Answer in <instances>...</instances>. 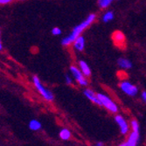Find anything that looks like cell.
I'll return each instance as SVG.
<instances>
[{
  "instance_id": "cell-2",
  "label": "cell",
  "mask_w": 146,
  "mask_h": 146,
  "mask_svg": "<svg viewBox=\"0 0 146 146\" xmlns=\"http://www.w3.org/2000/svg\"><path fill=\"white\" fill-rule=\"evenodd\" d=\"M96 96H97V98L99 99V101L101 102V106L105 107L111 113H117L118 112L117 105L108 96L101 94V93H98V94H96Z\"/></svg>"
},
{
  "instance_id": "cell-18",
  "label": "cell",
  "mask_w": 146,
  "mask_h": 146,
  "mask_svg": "<svg viewBox=\"0 0 146 146\" xmlns=\"http://www.w3.org/2000/svg\"><path fill=\"white\" fill-rule=\"evenodd\" d=\"M52 33L54 36H59L61 34V30L59 27H54L52 29Z\"/></svg>"
},
{
  "instance_id": "cell-8",
  "label": "cell",
  "mask_w": 146,
  "mask_h": 146,
  "mask_svg": "<svg viewBox=\"0 0 146 146\" xmlns=\"http://www.w3.org/2000/svg\"><path fill=\"white\" fill-rule=\"evenodd\" d=\"M112 39L115 44L119 47H124L125 46V36L122 32L116 31L112 34Z\"/></svg>"
},
{
  "instance_id": "cell-15",
  "label": "cell",
  "mask_w": 146,
  "mask_h": 146,
  "mask_svg": "<svg viewBox=\"0 0 146 146\" xmlns=\"http://www.w3.org/2000/svg\"><path fill=\"white\" fill-rule=\"evenodd\" d=\"M113 19H114V12L111 11L105 12L103 17H102V20L105 23H108V22H110V21H111Z\"/></svg>"
},
{
  "instance_id": "cell-4",
  "label": "cell",
  "mask_w": 146,
  "mask_h": 146,
  "mask_svg": "<svg viewBox=\"0 0 146 146\" xmlns=\"http://www.w3.org/2000/svg\"><path fill=\"white\" fill-rule=\"evenodd\" d=\"M120 88L124 94L129 96H135L138 93L137 87L127 81H123L120 83Z\"/></svg>"
},
{
  "instance_id": "cell-19",
  "label": "cell",
  "mask_w": 146,
  "mask_h": 146,
  "mask_svg": "<svg viewBox=\"0 0 146 146\" xmlns=\"http://www.w3.org/2000/svg\"><path fill=\"white\" fill-rule=\"evenodd\" d=\"M66 83L68 85H71L73 83V80L69 75H66Z\"/></svg>"
},
{
  "instance_id": "cell-3",
  "label": "cell",
  "mask_w": 146,
  "mask_h": 146,
  "mask_svg": "<svg viewBox=\"0 0 146 146\" xmlns=\"http://www.w3.org/2000/svg\"><path fill=\"white\" fill-rule=\"evenodd\" d=\"M33 84L35 86V88H37V90L39 92V94H40L46 101H52L54 100V95L52 94V92L48 89H46L43 85L42 83L39 81V79L38 76H33Z\"/></svg>"
},
{
  "instance_id": "cell-23",
  "label": "cell",
  "mask_w": 146,
  "mask_h": 146,
  "mask_svg": "<svg viewBox=\"0 0 146 146\" xmlns=\"http://www.w3.org/2000/svg\"><path fill=\"white\" fill-rule=\"evenodd\" d=\"M3 48V46H2V43H1V39H0V50H2Z\"/></svg>"
},
{
  "instance_id": "cell-14",
  "label": "cell",
  "mask_w": 146,
  "mask_h": 146,
  "mask_svg": "<svg viewBox=\"0 0 146 146\" xmlns=\"http://www.w3.org/2000/svg\"><path fill=\"white\" fill-rule=\"evenodd\" d=\"M60 137L62 140H68L71 137V132L68 129H62L60 132Z\"/></svg>"
},
{
  "instance_id": "cell-9",
  "label": "cell",
  "mask_w": 146,
  "mask_h": 146,
  "mask_svg": "<svg viewBox=\"0 0 146 146\" xmlns=\"http://www.w3.org/2000/svg\"><path fill=\"white\" fill-rule=\"evenodd\" d=\"M84 95H85V96H86L88 100H90L91 102H93L94 103H96V104L101 106V102H100L99 99L97 98V96H96L92 90H90V89H86V90H84Z\"/></svg>"
},
{
  "instance_id": "cell-1",
  "label": "cell",
  "mask_w": 146,
  "mask_h": 146,
  "mask_svg": "<svg viewBox=\"0 0 146 146\" xmlns=\"http://www.w3.org/2000/svg\"><path fill=\"white\" fill-rule=\"evenodd\" d=\"M96 14H89L88 16V18L83 22H82L80 25L75 26V27L74 28V30L72 31V33L68 37H66L62 39L61 44L63 46H69L70 44L74 43V41L75 40V39L79 36L82 35V33L84 32V30L87 29L88 26L96 20Z\"/></svg>"
},
{
  "instance_id": "cell-6",
  "label": "cell",
  "mask_w": 146,
  "mask_h": 146,
  "mask_svg": "<svg viewBox=\"0 0 146 146\" xmlns=\"http://www.w3.org/2000/svg\"><path fill=\"white\" fill-rule=\"evenodd\" d=\"M139 140H140L139 131L132 130L131 133L129 136V137L127 138V140L124 143H120V145L121 146H136V145H137Z\"/></svg>"
},
{
  "instance_id": "cell-13",
  "label": "cell",
  "mask_w": 146,
  "mask_h": 146,
  "mask_svg": "<svg viewBox=\"0 0 146 146\" xmlns=\"http://www.w3.org/2000/svg\"><path fill=\"white\" fill-rule=\"evenodd\" d=\"M29 128L33 131H37V130L41 129V123H39L38 120L33 119V120H31L29 123Z\"/></svg>"
},
{
  "instance_id": "cell-22",
  "label": "cell",
  "mask_w": 146,
  "mask_h": 146,
  "mask_svg": "<svg viewBox=\"0 0 146 146\" xmlns=\"http://www.w3.org/2000/svg\"><path fill=\"white\" fill-rule=\"evenodd\" d=\"M96 145H97V146H102V145H103V143H97Z\"/></svg>"
},
{
  "instance_id": "cell-10",
  "label": "cell",
  "mask_w": 146,
  "mask_h": 146,
  "mask_svg": "<svg viewBox=\"0 0 146 146\" xmlns=\"http://www.w3.org/2000/svg\"><path fill=\"white\" fill-rule=\"evenodd\" d=\"M74 46L77 51L82 52L85 47V38L83 36H79L74 41Z\"/></svg>"
},
{
  "instance_id": "cell-16",
  "label": "cell",
  "mask_w": 146,
  "mask_h": 146,
  "mask_svg": "<svg viewBox=\"0 0 146 146\" xmlns=\"http://www.w3.org/2000/svg\"><path fill=\"white\" fill-rule=\"evenodd\" d=\"M113 0H98V5L101 8H107L110 5Z\"/></svg>"
},
{
  "instance_id": "cell-21",
  "label": "cell",
  "mask_w": 146,
  "mask_h": 146,
  "mask_svg": "<svg viewBox=\"0 0 146 146\" xmlns=\"http://www.w3.org/2000/svg\"><path fill=\"white\" fill-rule=\"evenodd\" d=\"M142 99H143V101L146 103V91H143V92L142 93Z\"/></svg>"
},
{
  "instance_id": "cell-20",
  "label": "cell",
  "mask_w": 146,
  "mask_h": 146,
  "mask_svg": "<svg viewBox=\"0 0 146 146\" xmlns=\"http://www.w3.org/2000/svg\"><path fill=\"white\" fill-rule=\"evenodd\" d=\"M12 1L13 0H0V5H5V4L11 3Z\"/></svg>"
},
{
  "instance_id": "cell-7",
  "label": "cell",
  "mask_w": 146,
  "mask_h": 146,
  "mask_svg": "<svg viewBox=\"0 0 146 146\" xmlns=\"http://www.w3.org/2000/svg\"><path fill=\"white\" fill-rule=\"evenodd\" d=\"M115 120L116 122V123L118 124L119 128H120V131L123 135H126L128 134V132L129 130V126L127 123V121L125 120V118L123 117L121 115H117L115 117Z\"/></svg>"
},
{
  "instance_id": "cell-12",
  "label": "cell",
  "mask_w": 146,
  "mask_h": 146,
  "mask_svg": "<svg viewBox=\"0 0 146 146\" xmlns=\"http://www.w3.org/2000/svg\"><path fill=\"white\" fill-rule=\"evenodd\" d=\"M79 66H80V69H81L82 73L86 77H89L91 75V69H90L89 66L87 64L86 61H84V60H80L79 61Z\"/></svg>"
},
{
  "instance_id": "cell-5",
  "label": "cell",
  "mask_w": 146,
  "mask_h": 146,
  "mask_svg": "<svg viewBox=\"0 0 146 146\" xmlns=\"http://www.w3.org/2000/svg\"><path fill=\"white\" fill-rule=\"evenodd\" d=\"M70 71L72 74L74 75V79L78 82V83L82 86H87L88 85V80L85 78V75L82 73L81 69L77 68L74 66H71L70 67Z\"/></svg>"
},
{
  "instance_id": "cell-17",
  "label": "cell",
  "mask_w": 146,
  "mask_h": 146,
  "mask_svg": "<svg viewBox=\"0 0 146 146\" xmlns=\"http://www.w3.org/2000/svg\"><path fill=\"white\" fill-rule=\"evenodd\" d=\"M130 127L132 129V130L135 131H139V123L137 120H132L130 123Z\"/></svg>"
},
{
  "instance_id": "cell-11",
  "label": "cell",
  "mask_w": 146,
  "mask_h": 146,
  "mask_svg": "<svg viewBox=\"0 0 146 146\" xmlns=\"http://www.w3.org/2000/svg\"><path fill=\"white\" fill-rule=\"evenodd\" d=\"M117 65L122 69H130L132 68V62L126 58H119L117 60Z\"/></svg>"
}]
</instances>
